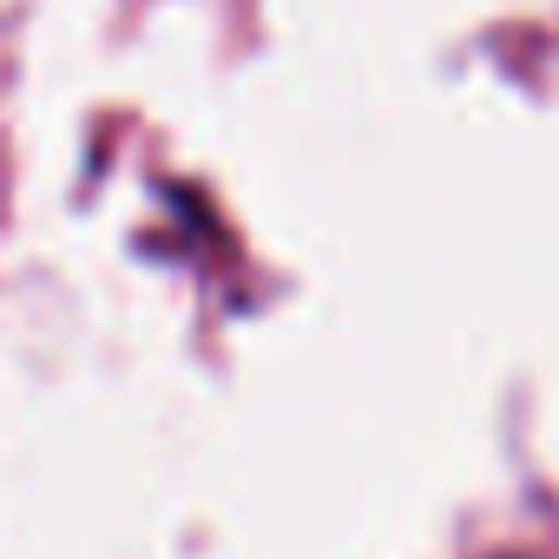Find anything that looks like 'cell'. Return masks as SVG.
Listing matches in <instances>:
<instances>
[]
</instances>
